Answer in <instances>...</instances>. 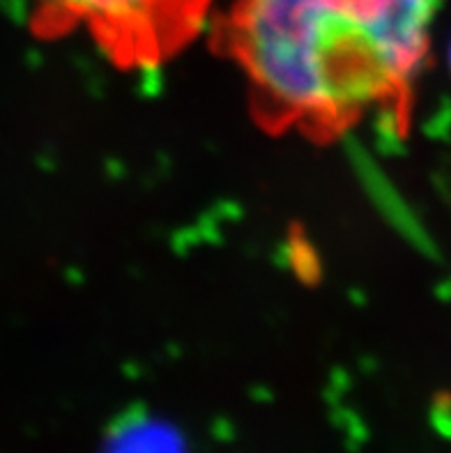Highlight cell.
Segmentation results:
<instances>
[{
    "mask_svg": "<svg viewBox=\"0 0 451 453\" xmlns=\"http://www.w3.org/2000/svg\"><path fill=\"white\" fill-rule=\"evenodd\" d=\"M104 453H184L168 426L152 419H134L118 428Z\"/></svg>",
    "mask_w": 451,
    "mask_h": 453,
    "instance_id": "3957f363",
    "label": "cell"
},
{
    "mask_svg": "<svg viewBox=\"0 0 451 453\" xmlns=\"http://www.w3.org/2000/svg\"><path fill=\"white\" fill-rule=\"evenodd\" d=\"M445 0H235L219 40L260 120L334 136L371 118L406 125Z\"/></svg>",
    "mask_w": 451,
    "mask_h": 453,
    "instance_id": "6da1fadb",
    "label": "cell"
},
{
    "mask_svg": "<svg viewBox=\"0 0 451 453\" xmlns=\"http://www.w3.org/2000/svg\"><path fill=\"white\" fill-rule=\"evenodd\" d=\"M449 69H451V49H449Z\"/></svg>",
    "mask_w": 451,
    "mask_h": 453,
    "instance_id": "277c9868",
    "label": "cell"
},
{
    "mask_svg": "<svg viewBox=\"0 0 451 453\" xmlns=\"http://www.w3.org/2000/svg\"><path fill=\"white\" fill-rule=\"evenodd\" d=\"M212 0H33L40 35L86 33L121 67H157L203 30Z\"/></svg>",
    "mask_w": 451,
    "mask_h": 453,
    "instance_id": "7a4b0ae2",
    "label": "cell"
}]
</instances>
